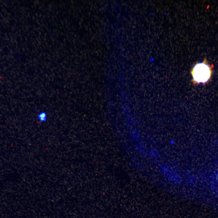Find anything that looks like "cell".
<instances>
[{
    "label": "cell",
    "instance_id": "6da1fadb",
    "mask_svg": "<svg viewBox=\"0 0 218 218\" xmlns=\"http://www.w3.org/2000/svg\"><path fill=\"white\" fill-rule=\"evenodd\" d=\"M212 73L211 68L206 61L197 64L192 71L194 81L199 84L207 82L210 78Z\"/></svg>",
    "mask_w": 218,
    "mask_h": 218
},
{
    "label": "cell",
    "instance_id": "7a4b0ae2",
    "mask_svg": "<svg viewBox=\"0 0 218 218\" xmlns=\"http://www.w3.org/2000/svg\"><path fill=\"white\" fill-rule=\"evenodd\" d=\"M161 170L167 178L174 183H179L181 179L178 174L173 169L167 165L161 167Z\"/></svg>",
    "mask_w": 218,
    "mask_h": 218
},
{
    "label": "cell",
    "instance_id": "3957f363",
    "mask_svg": "<svg viewBox=\"0 0 218 218\" xmlns=\"http://www.w3.org/2000/svg\"><path fill=\"white\" fill-rule=\"evenodd\" d=\"M38 121L41 122H46L48 119V115L47 113L44 111L40 112L37 116Z\"/></svg>",
    "mask_w": 218,
    "mask_h": 218
},
{
    "label": "cell",
    "instance_id": "277c9868",
    "mask_svg": "<svg viewBox=\"0 0 218 218\" xmlns=\"http://www.w3.org/2000/svg\"></svg>",
    "mask_w": 218,
    "mask_h": 218
}]
</instances>
